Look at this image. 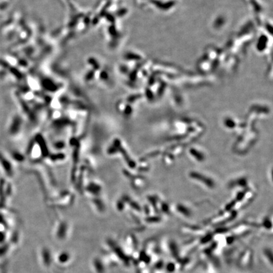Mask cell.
Returning <instances> with one entry per match:
<instances>
[{
    "label": "cell",
    "instance_id": "cell-1",
    "mask_svg": "<svg viewBox=\"0 0 273 273\" xmlns=\"http://www.w3.org/2000/svg\"><path fill=\"white\" fill-rule=\"evenodd\" d=\"M253 252L251 249H246L242 252L238 261V266L242 269H247L252 264Z\"/></svg>",
    "mask_w": 273,
    "mask_h": 273
},
{
    "label": "cell",
    "instance_id": "cell-2",
    "mask_svg": "<svg viewBox=\"0 0 273 273\" xmlns=\"http://www.w3.org/2000/svg\"><path fill=\"white\" fill-rule=\"evenodd\" d=\"M164 270L168 273H173L177 270V264L173 262H167L164 265Z\"/></svg>",
    "mask_w": 273,
    "mask_h": 273
},
{
    "label": "cell",
    "instance_id": "cell-3",
    "mask_svg": "<svg viewBox=\"0 0 273 273\" xmlns=\"http://www.w3.org/2000/svg\"><path fill=\"white\" fill-rule=\"evenodd\" d=\"M264 254L266 257V258L268 260V262H269L270 265L272 266V250L269 249H266L264 250Z\"/></svg>",
    "mask_w": 273,
    "mask_h": 273
}]
</instances>
